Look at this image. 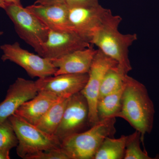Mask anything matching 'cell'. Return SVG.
I'll return each instance as SVG.
<instances>
[{
  "label": "cell",
  "instance_id": "7402d4cb",
  "mask_svg": "<svg viewBox=\"0 0 159 159\" xmlns=\"http://www.w3.org/2000/svg\"><path fill=\"white\" fill-rule=\"evenodd\" d=\"M30 159H69L61 148L41 152L32 156Z\"/></svg>",
  "mask_w": 159,
  "mask_h": 159
},
{
  "label": "cell",
  "instance_id": "4316f807",
  "mask_svg": "<svg viewBox=\"0 0 159 159\" xmlns=\"http://www.w3.org/2000/svg\"><path fill=\"white\" fill-rule=\"evenodd\" d=\"M6 5L2 0H0V8H2L3 9H5L6 8Z\"/></svg>",
  "mask_w": 159,
  "mask_h": 159
},
{
  "label": "cell",
  "instance_id": "8992f818",
  "mask_svg": "<svg viewBox=\"0 0 159 159\" xmlns=\"http://www.w3.org/2000/svg\"><path fill=\"white\" fill-rule=\"evenodd\" d=\"M3 52L1 59L9 61L21 67L31 78L54 76L57 70L51 60L23 49L18 42L5 44L0 47Z\"/></svg>",
  "mask_w": 159,
  "mask_h": 159
},
{
  "label": "cell",
  "instance_id": "d4e9b609",
  "mask_svg": "<svg viewBox=\"0 0 159 159\" xmlns=\"http://www.w3.org/2000/svg\"><path fill=\"white\" fill-rule=\"evenodd\" d=\"M10 151L6 149H0V159H10Z\"/></svg>",
  "mask_w": 159,
  "mask_h": 159
},
{
  "label": "cell",
  "instance_id": "8fae6325",
  "mask_svg": "<svg viewBox=\"0 0 159 159\" xmlns=\"http://www.w3.org/2000/svg\"><path fill=\"white\" fill-rule=\"evenodd\" d=\"M88 74H63L39 78L35 81L39 91H48L61 98H69L82 90Z\"/></svg>",
  "mask_w": 159,
  "mask_h": 159
},
{
  "label": "cell",
  "instance_id": "52a82bcc",
  "mask_svg": "<svg viewBox=\"0 0 159 159\" xmlns=\"http://www.w3.org/2000/svg\"><path fill=\"white\" fill-rule=\"evenodd\" d=\"M118 63L97 50L88 73L87 82L81 91L86 99L89 110V122L90 126L99 122L97 112L99 89L103 77L110 69L118 66Z\"/></svg>",
  "mask_w": 159,
  "mask_h": 159
},
{
  "label": "cell",
  "instance_id": "484cf974",
  "mask_svg": "<svg viewBox=\"0 0 159 159\" xmlns=\"http://www.w3.org/2000/svg\"><path fill=\"white\" fill-rule=\"evenodd\" d=\"M3 2L7 5H15L17 6H22L20 0H2Z\"/></svg>",
  "mask_w": 159,
  "mask_h": 159
},
{
  "label": "cell",
  "instance_id": "ba28073f",
  "mask_svg": "<svg viewBox=\"0 0 159 159\" xmlns=\"http://www.w3.org/2000/svg\"><path fill=\"white\" fill-rule=\"evenodd\" d=\"M89 122L87 102L81 92L69 98L61 122L55 134L61 142L73 134L81 132Z\"/></svg>",
  "mask_w": 159,
  "mask_h": 159
},
{
  "label": "cell",
  "instance_id": "83f0119b",
  "mask_svg": "<svg viewBox=\"0 0 159 159\" xmlns=\"http://www.w3.org/2000/svg\"><path fill=\"white\" fill-rule=\"evenodd\" d=\"M3 34V31H0V36H1V35H2Z\"/></svg>",
  "mask_w": 159,
  "mask_h": 159
},
{
  "label": "cell",
  "instance_id": "6da1fadb",
  "mask_svg": "<svg viewBox=\"0 0 159 159\" xmlns=\"http://www.w3.org/2000/svg\"><path fill=\"white\" fill-rule=\"evenodd\" d=\"M155 113L153 102L145 85L125 75L122 107L117 117L125 119L139 132L143 143L145 135L150 134L153 129Z\"/></svg>",
  "mask_w": 159,
  "mask_h": 159
},
{
  "label": "cell",
  "instance_id": "d6986e66",
  "mask_svg": "<svg viewBox=\"0 0 159 159\" xmlns=\"http://www.w3.org/2000/svg\"><path fill=\"white\" fill-rule=\"evenodd\" d=\"M125 75L127 74H123L119 70L118 66L108 70L101 83L99 99L122 89L124 85V79Z\"/></svg>",
  "mask_w": 159,
  "mask_h": 159
},
{
  "label": "cell",
  "instance_id": "5bb4252c",
  "mask_svg": "<svg viewBox=\"0 0 159 159\" xmlns=\"http://www.w3.org/2000/svg\"><path fill=\"white\" fill-rule=\"evenodd\" d=\"M97 51V50L91 46L59 58L51 59L57 68L54 76L63 74H88Z\"/></svg>",
  "mask_w": 159,
  "mask_h": 159
},
{
  "label": "cell",
  "instance_id": "ac0fdd59",
  "mask_svg": "<svg viewBox=\"0 0 159 159\" xmlns=\"http://www.w3.org/2000/svg\"><path fill=\"white\" fill-rule=\"evenodd\" d=\"M127 136L119 139L107 137L98 149L94 159H122L125 156Z\"/></svg>",
  "mask_w": 159,
  "mask_h": 159
},
{
  "label": "cell",
  "instance_id": "7a4b0ae2",
  "mask_svg": "<svg viewBox=\"0 0 159 159\" xmlns=\"http://www.w3.org/2000/svg\"><path fill=\"white\" fill-rule=\"evenodd\" d=\"M122 18L111 12L102 26L93 34L90 43L95 45L103 54L116 61L124 74L132 69L129 58V48L137 39V34H123L119 31Z\"/></svg>",
  "mask_w": 159,
  "mask_h": 159
},
{
  "label": "cell",
  "instance_id": "cb8c5ba5",
  "mask_svg": "<svg viewBox=\"0 0 159 159\" xmlns=\"http://www.w3.org/2000/svg\"><path fill=\"white\" fill-rule=\"evenodd\" d=\"M65 3L64 0H36L34 4L40 5H50Z\"/></svg>",
  "mask_w": 159,
  "mask_h": 159
},
{
  "label": "cell",
  "instance_id": "5b68a950",
  "mask_svg": "<svg viewBox=\"0 0 159 159\" xmlns=\"http://www.w3.org/2000/svg\"><path fill=\"white\" fill-rule=\"evenodd\" d=\"M4 10L14 24L18 36L39 55L48 39L50 29L22 6L7 5Z\"/></svg>",
  "mask_w": 159,
  "mask_h": 159
},
{
  "label": "cell",
  "instance_id": "e0dca14e",
  "mask_svg": "<svg viewBox=\"0 0 159 159\" xmlns=\"http://www.w3.org/2000/svg\"><path fill=\"white\" fill-rule=\"evenodd\" d=\"M124 85L120 90L98 100L97 112L99 121L108 118H116L122 107Z\"/></svg>",
  "mask_w": 159,
  "mask_h": 159
},
{
  "label": "cell",
  "instance_id": "2e32d148",
  "mask_svg": "<svg viewBox=\"0 0 159 159\" xmlns=\"http://www.w3.org/2000/svg\"><path fill=\"white\" fill-rule=\"evenodd\" d=\"M69 98H62L60 99L51 107L34 125L46 133L55 135L61 122Z\"/></svg>",
  "mask_w": 159,
  "mask_h": 159
},
{
  "label": "cell",
  "instance_id": "3957f363",
  "mask_svg": "<svg viewBox=\"0 0 159 159\" xmlns=\"http://www.w3.org/2000/svg\"><path fill=\"white\" fill-rule=\"evenodd\" d=\"M116 122V118L100 120L88 130L64 139L61 148L69 159H94L104 139L115 134Z\"/></svg>",
  "mask_w": 159,
  "mask_h": 159
},
{
  "label": "cell",
  "instance_id": "30bf717a",
  "mask_svg": "<svg viewBox=\"0 0 159 159\" xmlns=\"http://www.w3.org/2000/svg\"><path fill=\"white\" fill-rule=\"evenodd\" d=\"M90 46L88 40L75 31L50 30L39 55L50 59H56Z\"/></svg>",
  "mask_w": 159,
  "mask_h": 159
},
{
  "label": "cell",
  "instance_id": "277c9868",
  "mask_svg": "<svg viewBox=\"0 0 159 159\" xmlns=\"http://www.w3.org/2000/svg\"><path fill=\"white\" fill-rule=\"evenodd\" d=\"M18 140L16 152L24 159L43 151L61 148V142L55 135L46 133L15 114L9 117Z\"/></svg>",
  "mask_w": 159,
  "mask_h": 159
},
{
  "label": "cell",
  "instance_id": "9c48e42d",
  "mask_svg": "<svg viewBox=\"0 0 159 159\" xmlns=\"http://www.w3.org/2000/svg\"><path fill=\"white\" fill-rule=\"evenodd\" d=\"M111 12L110 9L99 4L91 7H69V20L73 31L90 43L93 34Z\"/></svg>",
  "mask_w": 159,
  "mask_h": 159
},
{
  "label": "cell",
  "instance_id": "9a60e30c",
  "mask_svg": "<svg viewBox=\"0 0 159 159\" xmlns=\"http://www.w3.org/2000/svg\"><path fill=\"white\" fill-rule=\"evenodd\" d=\"M61 98L49 91H39L35 97L23 103L14 114L35 125L51 107Z\"/></svg>",
  "mask_w": 159,
  "mask_h": 159
},
{
  "label": "cell",
  "instance_id": "4fadbf2b",
  "mask_svg": "<svg viewBox=\"0 0 159 159\" xmlns=\"http://www.w3.org/2000/svg\"><path fill=\"white\" fill-rule=\"evenodd\" d=\"M26 9L37 16L50 30L74 31L69 20V7L65 3L50 5L33 4L27 6Z\"/></svg>",
  "mask_w": 159,
  "mask_h": 159
},
{
  "label": "cell",
  "instance_id": "603a6c76",
  "mask_svg": "<svg viewBox=\"0 0 159 159\" xmlns=\"http://www.w3.org/2000/svg\"><path fill=\"white\" fill-rule=\"evenodd\" d=\"M69 7H91L99 5V0H64Z\"/></svg>",
  "mask_w": 159,
  "mask_h": 159
},
{
  "label": "cell",
  "instance_id": "ffe728a7",
  "mask_svg": "<svg viewBox=\"0 0 159 159\" xmlns=\"http://www.w3.org/2000/svg\"><path fill=\"white\" fill-rule=\"evenodd\" d=\"M141 134L135 130L133 134L127 136L124 159H152L145 151L142 150L140 145Z\"/></svg>",
  "mask_w": 159,
  "mask_h": 159
},
{
  "label": "cell",
  "instance_id": "7c38bea8",
  "mask_svg": "<svg viewBox=\"0 0 159 159\" xmlns=\"http://www.w3.org/2000/svg\"><path fill=\"white\" fill-rule=\"evenodd\" d=\"M35 81L18 77L10 85L5 99L0 103V122L13 115L23 103L36 96Z\"/></svg>",
  "mask_w": 159,
  "mask_h": 159
},
{
  "label": "cell",
  "instance_id": "44dd1931",
  "mask_svg": "<svg viewBox=\"0 0 159 159\" xmlns=\"http://www.w3.org/2000/svg\"><path fill=\"white\" fill-rule=\"evenodd\" d=\"M18 144L17 136L9 119L0 122V149L10 150Z\"/></svg>",
  "mask_w": 159,
  "mask_h": 159
}]
</instances>
